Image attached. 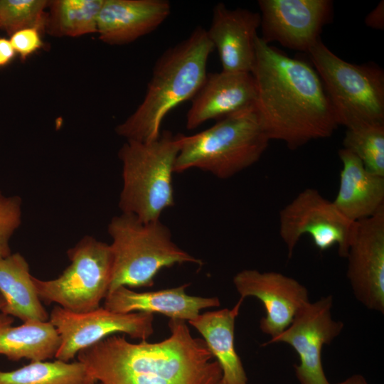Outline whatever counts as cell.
<instances>
[{"mask_svg":"<svg viewBox=\"0 0 384 384\" xmlns=\"http://www.w3.org/2000/svg\"><path fill=\"white\" fill-rule=\"evenodd\" d=\"M97 381L80 362L31 361L11 371L0 370V384H95Z\"/></svg>","mask_w":384,"mask_h":384,"instance_id":"cb8c5ba5","label":"cell"},{"mask_svg":"<svg viewBox=\"0 0 384 384\" xmlns=\"http://www.w3.org/2000/svg\"><path fill=\"white\" fill-rule=\"evenodd\" d=\"M171 336L133 343L114 334L81 350L78 361L102 384H218L223 373L203 339L185 321L170 319Z\"/></svg>","mask_w":384,"mask_h":384,"instance_id":"7a4b0ae2","label":"cell"},{"mask_svg":"<svg viewBox=\"0 0 384 384\" xmlns=\"http://www.w3.org/2000/svg\"><path fill=\"white\" fill-rule=\"evenodd\" d=\"M343 145L368 171L384 176V124L347 129Z\"/></svg>","mask_w":384,"mask_h":384,"instance_id":"d4e9b609","label":"cell"},{"mask_svg":"<svg viewBox=\"0 0 384 384\" xmlns=\"http://www.w3.org/2000/svg\"><path fill=\"white\" fill-rule=\"evenodd\" d=\"M49 321L60 339L55 358L65 362L73 359L81 350L114 334H127L146 341L154 333L152 314L116 313L100 306L88 312L75 313L55 306L50 311Z\"/></svg>","mask_w":384,"mask_h":384,"instance_id":"30bf717a","label":"cell"},{"mask_svg":"<svg viewBox=\"0 0 384 384\" xmlns=\"http://www.w3.org/2000/svg\"><path fill=\"white\" fill-rule=\"evenodd\" d=\"M279 222V233L289 258L304 235H309L321 251L337 245L339 256L346 257L356 223L346 218L319 191L310 188L301 191L280 210Z\"/></svg>","mask_w":384,"mask_h":384,"instance_id":"9c48e42d","label":"cell"},{"mask_svg":"<svg viewBox=\"0 0 384 384\" xmlns=\"http://www.w3.org/2000/svg\"><path fill=\"white\" fill-rule=\"evenodd\" d=\"M46 0H0V28L8 35L24 28L45 30Z\"/></svg>","mask_w":384,"mask_h":384,"instance_id":"484cf974","label":"cell"},{"mask_svg":"<svg viewBox=\"0 0 384 384\" xmlns=\"http://www.w3.org/2000/svg\"><path fill=\"white\" fill-rule=\"evenodd\" d=\"M337 123L347 129L384 124V73L374 63L343 60L319 39L307 53Z\"/></svg>","mask_w":384,"mask_h":384,"instance_id":"52a82bcc","label":"cell"},{"mask_svg":"<svg viewBox=\"0 0 384 384\" xmlns=\"http://www.w3.org/2000/svg\"><path fill=\"white\" fill-rule=\"evenodd\" d=\"M269 142L252 107L220 119L196 134H182L174 173L197 168L228 178L255 164Z\"/></svg>","mask_w":384,"mask_h":384,"instance_id":"277c9868","label":"cell"},{"mask_svg":"<svg viewBox=\"0 0 384 384\" xmlns=\"http://www.w3.org/2000/svg\"><path fill=\"white\" fill-rule=\"evenodd\" d=\"M214 47L206 30L196 27L189 36L166 49L156 60L145 96L136 110L115 131L127 140L157 139L166 115L193 98L203 83Z\"/></svg>","mask_w":384,"mask_h":384,"instance_id":"3957f363","label":"cell"},{"mask_svg":"<svg viewBox=\"0 0 384 384\" xmlns=\"http://www.w3.org/2000/svg\"><path fill=\"white\" fill-rule=\"evenodd\" d=\"M337 384H368L366 380L361 375H353L345 380Z\"/></svg>","mask_w":384,"mask_h":384,"instance_id":"4dcf8cb0","label":"cell"},{"mask_svg":"<svg viewBox=\"0 0 384 384\" xmlns=\"http://www.w3.org/2000/svg\"><path fill=\"white\" fill-rule=\"evenodd\" d=\"M16 54L10 40L0 38V68L9 65L14 58Z\"/></svg>","mask_w":384,"mask_h":384,"instance_id":"f546056e","label":"cell"},{"mask_svg":"<svg viewBox=\"0 0 384 384\" xmlns=\"http://www.w3.org/2000/svg\"><path fill=\"white\" fill-rule=\"evenodd\" d=\"M218 384H225L224 381L221 379L220 381Z\"/></svg>","mask_w":384,"mask_h":384,"instance_id":"d6a6232c","label":"cell"},{"mask_svg":"<svg viewBox=\"0 0 384 384\" xmlns=\"http://www.w3.org/2000/svg\"><path fill=\"white\" fill-rule=\"evenodd\" d=\"M338 156L342 169L333 203L353 222L374 215L384 206V176L368 171L361 161L346 149H340Z\"/></svg>","mask_w":384,"mask_h":384,"instance_id":"d6986e66","label":"cell"},{"mask_svg":"<svg viewBox=\"0 0 384 384\" xmlns=\"http://www.w3.org/2000/svg\"><path fill=\"white\" fill-rule=\"evenodd\" d=\"M253 76L255 110L270 140L296 149L311 140L330 137L338 127L317 72L287 56L257 36Z\"/></svg>","mask_w":384,"mask_h":384,"instance_id":"6da1fadb","label":"cell"},{"mask_svg":"<svg viewBox=\"0 0 384 384\" xmlns=\"http://www.w3.org/2000/svg\"><path fill=\"white\" fill-rule=\"evenodd\" d=\"M188 284L158 291L137 292L121 286L108 292L103 307L110 311L127 314L141 311L158 313L170 319L191 321L204 309L220 306L217 297L191 296L186 293Z\"/></svg>","mask_w":384,"mask_h":384,"instance_id":"ac0fdd59","label":"cell"},{"mask_svg":"<svg viewBox=\"0 0 384 384\" xmlns=\"http://www.w3.org/2000/svg\"><path fill=\"white\" fill-rule=\"evenodd\" d=\"M6 306V301L4 297L0 294V311Z\"/></svg>","mask_w":384,"mask_h":384,"instance_id":"1f68e13d","label":"cell"},{"mask_svg":"<svg viewBox=\"0 0 384 384\" xmlns=\"http://www.w3.org/2000/svg\"><path fill=\"white\" fill-rule=\"evenodd\" d=\"M243 299L233 309H223L199 314L188 321L203 340L222 370L225 384H248L241 360L235 348V321Z\"/></svg>","mask_w":384,"mask_h":384,"instance_id":"ffe728a7","label":"cell"},{"mask_svg":"<svg viewBox=\"0 0 384 384\" xmlns=\"http://www.w3.org/2000/svg\"><path fill=\"white\" fill-rule=\"evenodd\" d=\"M0 294L6 301L1 312L23 323L49 320L38 296L29 265L19 252L0 257Z\"/></svg>","mask_w":384,"mask_h":384,"instance_id":"44dd1931","label":"cell"},{"mask_svg":"<svg viewBox=\"0 0 384 384\" xmlns=\"http://www.w3.org/2000/svg\"><path fill=\"white\" fill-rule=\"evenodd\" d=\"M255 85L250 73H207L192 98L186 114V128L194 129L210 119L219 120L254 107Z\"/></svg>","mask_w":384,"mask_h":384,"instance_id":"2e32d148","label":"cell"},{"mask_svg":"<svg viewBox=\"0 0 384 384\" xmlns=\"http://www.w3.org/2000/svg\"><path fill=\"white\" fill-rule=\"evenodd\" d=\"M11 316L0 313V354L12 361H31L55 358L60 345L59 334L48 321L26 322L13 326Z\"/></svg>","mask_w":384,"mask_h":384,"instance_id":"7402d4cb","label":"cell"},{"mask_svg":"<svg viewBox=\"0 0 384 384\" xmlns=\"http://www.w3.org/2000/svg\"><path fill=\"white\" fill-rule=\"evenodd\" d=\"M103 0L49 1L45 30L56 37H78L97 33Z\"/></svg>","mask_w":384,"mask_h":384,"instance_id":"603a6c76","label":"cell"},{"mask_svg":"<svg viewBox=\"0 0 384 384\" xmlns=\"http://www.w3.org/2000/svg\"><path fill=\"white\" fill-rule=\"evenodd\" d=\"M240 298L258 299L266 315L260 322L261 331L274 338L292 323L297 312L309 302L307 289L295 279L277 272L244 270L233 277Z\"/></svg>","mask_w":384,"mask_h":384,"instance_id":"5bb4252c","label":"cell"},{"mask_svg":"<svg viewBox=\"0 0 384 384\" xmlns=\"http://www.w3.org/2000/svg\"><path fill=\"white\" fill-rule=\"evenodd\" d=\"M170 13L166 0H103L97 33L107 44L130 43L156 29Z\"/></svg>","mask_w":384,"mask_h":384,"instance_id":"e0dca14e","label":"cell"},{"mask_svg":"<svg viewBox=\"0 0 384 384\" xmlns=\"http://www.w3.org/2000/svg\"><path fill=\"white\" fill-rule=\"evenodd\" d=\"M331 295L309 302L295 315L290 325L263 346L274 343L290 345L299 357L294 366L300 384H330L322 366L321 349L342 331L343 324L332 318Z\"/></svg>","mask_w":384,"mask_h":384,"instance_id":"8fae6325","label":"cell"},{"mask_svg":"<svg viewBox=\"0 0 384 384\" xmlns=\"http://www.w3.org/2000/svg\"><path fill=\"white\" fill-rule=\"evenodd\" d=\"M347 277L356 299L369 309L384 312V206L356 223L349 246Z\"/></svg>","mask_w":384,"mask_h":384,"instance_id":"4fadbf2b","label":"cell"},{"mask_svg":"<svg viewBox=\"0 0 384 384\" xmlns=\"http://www.w3.org/2000/svg\"><path fill=\"white\" fill-rule=\"evenodd\" d=\"M41 31L37 28L19 30L10 36V42L22 60L42 48L43 42L41 36Z\"/></svg>","mask_w":384,"mask_h":384,"instance_id":"83f0119b","label":"cell"},{"mask_svg":"<svg viewBox=\"0 0 384 384\" xmlns=\"http://www.w3.org/2000/svg\"><path fill=\"white\" fill-rule=\"evenodd\" d=\"M22 199L0 191V257L11 254L10 240L22 222Z\"/></svg>","mask_w":384,"mask_h":384,"instance_id":"4316f807","label":"cell"},{"mask_svg":"<svg viewBox=\"0 0 384 384\" xmlns=\"http://www.w3.org/2000/svg\"><path fill=\"white\" fill-rule=\"evenodd\" d=\"M95 384H102V383H98V382H97V383H96Z\"/></svg>","mask_w":384,"mask_h":384,"instance_id":"836d02e7","label":"cell"},{"mask_svg":"<svg viewBox=\"0 0 384 384\" xmlns=\"http://www.w3.org/2000/svg\"><path fill=\"white\" fill-rule=\"evenodd\" d=\"M107 232L112 240L113 257L108 292L121 286L151 287L161 269L174 265L203 264L174 242L170 230L159 220L145 223L132 214L122 213L112 218Z\"/></svg>","mask_w":384,"mask_h":384,"instance_id":"8992f818","label":"cell"},{"mask_svg":"<svg viewBox=\"0 0 384 384\" xmlns=\"http://www.w3.org/2000/svg\"><path fill=\"white\" fill-rule=\"evenodd\" d=\"M260 26V13L241 8L230 9L223 3L214 6L206 32L218 53L223 71L251 73Z\"/></svg>","mask_w":384,"mask_h":384,"instance_id":"9a60e30c","label":"cell"},{"mask_svg":"<svg viewBox=\"0 0 384 384\" xmlns=\"http://www.w3.org/2000/svg\"><path fill=\"white\" fill-rule=\"evenodd\" d=\"M261 39L308 53L332 19L329 0H259Z\"/></svg>","mask_w":384,"mask_h":384,"instance_id":"7c38bea8","label":"cell"},{"mask_svg":"<svg viewBox=\"0 0 384 384\" xmlns=\"http://www.w3.org/2000/svg\"><path fill=\"white\" fill-rule=\"evenodd\" d=\"M181 136L164 131L150 142L127 140L123 144L118 154L122 164V213L151 222L174 205L172 174Z\"/></svg>","mask_w":384,"mask_h":384,"instance_id":"5b68a950","label":"cell"},{"mask_svg":"<svg viewBox=\"0 0 384 384\" xmlns=\"http://www.w3.org/2000/svg\"><path fill=\"white\" fill-rule=\"evenodd\" d=\"M366 24L372 28H384V1L382 0L366 17Z\"/></svg>","mask_w":384,"mask_h":384,"instance_id":"f1b7e54d","label":"cell"},{"mask_svg":"<svg viewBox=\"0 0 384 384\" xmlns=\"http://www.w3.org/2000/svg\"><path fill=\"white\" fill-rule=\"evenodd\" d=\"M67 255L70 263L57 278L41 280L33 276L38 297L46 304L57 303L75 313L99 308L112 280L110 245L86 235Z\"/></svg>","mask_w":384,"mask_h":384,"instance_id":"ba28073f","label":"cell"}]
</instances>
